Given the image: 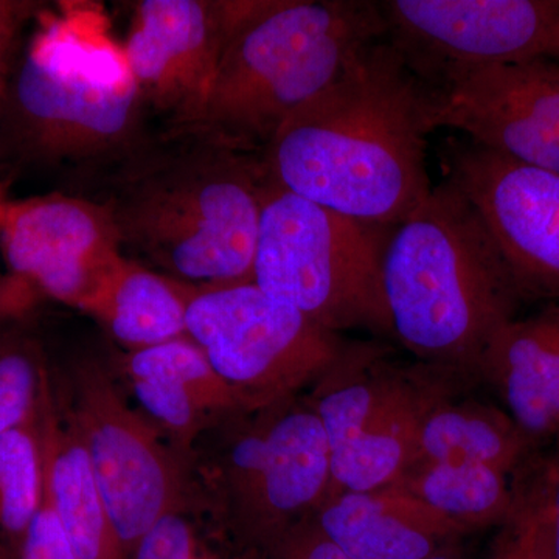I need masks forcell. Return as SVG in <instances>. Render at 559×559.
Masks as SVG:
<instances>
[{
	"instance_id": "cell-1",
	"label": "cell",
	"mask_w": 559,
	"mask_h": 559,
	"mask_svg": "<svg viewBox=\"0 0 559 559\" xmlns=\"http://www.w3.org/2000/svg\"><path fill=\"white\" fill-rule=\"evenodd\" d=\"M263 151L197 127L151 132L69 183L108 213L121 250L197 288L252 282L264 193Z\"/></svg>"
},
{
	"instance_id": "cell-2",
	"label": "cell",
	"mask_w": 559,
	"mask_h": 559,
	"mask_svg": "<svg viewBox=\"0 0 559 559\" xmlns=\"http://www.w3.org/2000/svg\"><path fill=\"white\" fill-rule=\"evenodd\" d=\"M437 90L381 38L297 109L263 150L272 179L348 218L395 227L430 189Z\"/></svg>"
},
{
	"instance_id": "cell-3",
	"label": "cell",
	"mask_w": 559,
	"mask_h": 559,
	"mask_svg": "<svg viewBox=\"0 0 559 559\" xmlns=\"http://www.w3.org/2000/svg\"><path fill=\"white\" fill-rule=\"evenodd\" d=\"M148 106L105 7L44 5L0 105V151L69 183L150 134Z\"/></svg>"
},
{
	"instance_id": "cell-4",
	"label": "cell",
	"mask_w": 559,
	"mask_h": 559,
	"mask_svg": "<svg viewBox=\"0 0 559 559\" xmlns=\"http://www.w3.org/2000/svg\"><path fill=\"white\" fill-rule=\"evenodd\" d=\"M381 282L393 340L460 374L479 373L524 299L479 213L447 179L390 231Z\"/></svg>"
},
{
	"instance_id": "cell-5",
	"label": "cell",
	"mask_w": 559,
	"mask_h": 559,
	"mask_svg": "<svg viewBox=\"0 0 559 559\" xmlns=\"http://www.w3.org/2000/svg\"><path fill=\"white\" fill-rule=\"evenodd\" d=\"M384 36L378 2L248 0L193 127L263 151L297 109Z\"/></svg>"
},
{
	"instance_id": "cell-6",
	"label": "cell",
	"mask_w": 559,
	"mask_h": 559,
	"mask_svg": "<svg viewBox=\"0 0 559 559\" xmlns=\"http://www.w3.org/2000/svg\"><path fill=\"white\" fill-rule=\"evenodd\" d=\"M393 227L348 218L267 183L252 282L331 333L393 337L381 261Z\"/></svg>"
},
{
	"instance_id": "cell-7",
	"label": "cell",
	"mask_w": 559,
	"mask_h": 559,
	"mask_svg": "<svg viewBox=\"0 0 559 559\" xmlns=\"http://www.w3.org/2000/svg\"><path fill=\"white\" fill-rule=\"evenodd\" d=\"M385 356L380 345L345 347L319 380L310 406L329 440L330 498L392 487L417 459L423 421L448 399L436 381L451 370Z\"/></svg>"
},
{
	"instance_id": "cell-8",
	"label": "cell",
	"mask_w": 559,
	"mask_h": 559,
	"mask_svg": "<svg viewBox=\"0 0 559 559\" xmlns=\"http://www.w3.org/2000/svg\"><path fill=\"white\" fill-rule=\"evenodd\" d=\"M290 403L238 415L213 469L224 516L246 551L270 555L330 498L325 429L311 406Z\"/></svg>"
},
{
	"instance_id": "cell-9",
	"label": "cell",
	"mask_w": 559,
	"mask_h": 559,
	"mask_svg": "<svg viewBox=\"0 0 559 559\" xmlns=\"http://www.w3.org/2000/svg\"><path fill=\"white\" fill-rule=\"evenodd\" d=\"M187 337L253 411L293 400L319 381L347 345L253 282L193 288Z\"/></svg>"
},
{
	"instance_id": "cell-10",
	"label": "cell",
	"mask_w": 559,
	"mask_h": 559,
	"mask_svg": "<svg viewBox=\"0 0 559 559\" xmlns=\"http://www.w3.org/2000/svg\"><path fill=\"white\" fill-rule=\"evenodd\" d=\"M73 421L128 557L160 518L182 513L187 481L148 419L128 406L108 370L84 360L73 377Z\"/></svg>"
},
{
	"instance_id": "cell-11",
	"label": "cell",
	"mask_w": 559,
	"mask_h": 559,
	"mask_svg": "<svg viewBox=\"0 0 559 559\" xmlns=\"http://www.w3.org/2000/svg\"><path fill=\"white\" fill-rule=\"evenodd\" d=\"M385 38L433 87L495 64L559 58V0H390Z\"/></svg>"
},
{
	"instance_id": "cell-12",
	"label": "cell",
	"mask_w": 559,
	"mask_h": 559,
	"mask_svg": "<svg viewBox=\"0 0 559 559\" xmlns=\"http://www.w3.org/2000/svg\"><path fill=\"white\" fill-rule=\"evenodd\" d=\"M441 159L444 179L479 213L521 296L559 299V175L471 140L451 139Z\"/></svg>"
},
{
	"instance_id": "cell-13",
	"label": "cell",
	"mask_w": 559,
	"mask_h": 559,
	"mask_svg": "<svg viewBox=\"0 0 559 559\" xmlns=\"http://www.w3.org/2000/svg\"><path fill=\"white\" fill-rule=\"evenodd\" d=\"M246 5L248 0L135 3L123 49L143 100L165 127L198 123Z\"/></svg>"
},
{
	"instance_id": "cell-14",
	"label": "cell",
	"mask_w": 559,
	"mask_h": 559,
	"mask_svg": "<svg viewBox=\"0 0 559 559\" xmlns=\"http://www.w3.org/2000/svg\"><path fill=\"white\" fill-rule=\"evenodd\" d=\"M436 128L559 175V64L540 60L468 70L436 87Z\"/></svg>"
},
{
	"instance_id": "cell-15",
	"label": "cell",
	"mask_w": 559,
	"mask_h": 559,
	"mask_svg": "<svg viewBox=\"0 0 559 559\" xmlns=\"http://www.w3.org/2000/svg\"><path fill=\"white\" fill-rule=\"evenodd\" d=\"M0 248L10 275L75 308L124 257L108 213L73 193L10 202Z\"/></svg>"
},
{
	"instance_id": "cell-16",
	"label": "cell",
	"mask_w": 559,
	"mask_h": 559,
	"mask_svg": "<svg viewBox=\"0 0 559 559\" xmlns=\"http://www.w3.org/2000/svg\"><path fill=\"white\" fill-rule=\"evenodd\" d=\"M533 444L559 437V299L496 334L479 373Z\"/></svg>"
},
{
	"instance_id": "cell-17",
	"label": "cell",
	"mask_w": 559,
	"mask_h": 559,
	"mask_svg": "<svg viewBox=\"0 0 559 559\" xmlns=\"http://www.w3.org/2000/svg\"><path fill=\"white\" fill-rule=\"evenodd\" d=\"M314 520L352 559H428L462 533L395 488L331 496Z\"/></svg>"
},
{
	"instance_id": "cell-18",
	"label": "cell",
	"mask_w": 559,
	"mask_h": 559,
	"mask_svg": "<svg viewBox=\"0 0 559 559\" xmlns=\"http://www.w3.org/2000/svg\"><path fill=\"white\" fill-rule=\"evenodd\" d=\"M44 480L76 559H130L117 536L68 404L44 381L38 407Z\"/></svg>"
},
{
	"instance_id": "cell-19",
	"label": "cell",
	"mask_w": 559,
	"mask_h": 559,
	"mask_svg": "<svg viewBox=\"0 0 559 559\" xmlns=\"http://www.w3.org/2000/svg\"><path fill=\"white\" fill-rule=\"evenodd\" d=\"M193 288L123 257L79 310L97 319L124 347H153L187 337V305Z\"/></svg>"
},
{
	"instance_id": "cell-20",
	"label": "cell",
	"mask_w": 559,
	"mask_h": 559,
	"mask_svg": "<svg viewBox=\"0 0 559 559\" xmlns=\"http://www.w3.org/2000/svg\"><path fill=\"white\" fill-rule=\"evenodd\" d=\"M533 448L535 444L506 411L447 399L423 421L415 463H477L514 476Z\"/></svg>"
},
{
	"instance_id": "cell-21",
	"label": "cell",
	"mask_w": 559,
	"mask_h": 559,
	"mask_svg": "<svg viewBox=\"0 0 559 559\" xmlns=\"http://www.w3.org/2000/svg\"><path fill=\"white\" fill-rule=\"evenodd\" d=\"M511 474L492 466L460 462H417L392 487L406 492L457 525H502L514 509Z\"/></svg>"
},
{
	"instance_id": "cell-22",
	"label": "cell",
	"mask_w": 559,
	"mask_h": 559,
	"mask_svg": "<svg viewBox=\"0 0 559 559\" xmlns=\"http://www.w3.org/2000/svg\"><path fill=\"white\" fill-rule=\"evenodd\" d=\"M121 377L157 374L178 382L216 423L253 411L238 390L216 373L204 352L190 337L153 347L130 349L117 360Z\"/></svg>"
},
{
	"instance_id": "cell-23",
	"label": "cell",
	"mask_w": 559,
	"mask_h": 559,
	"mask_svg": "<svg viewBox=\"0 0 559 559\" xmlns=\"http://www.w3.org/2000/svg\"><path fill=\"white\" fill-rule=\"evenodd\" d=\"M43 491V444L36 412L31 421L0 436V555L3 557L17 558Z\"/></svg>"
},
{
	"instance_id": "cell-24",
	"label": "cell",
	"mask_w": 559,
	"mask_h": 559,
	"mask_svg": "<svg viewBox=\"0 0 559 559\" xmlns=\"http://www.w3.org/2000/svg\"><path fill=\"white\" fill-rule=\"evenodd\" d=\"M47 374L35 342L0 336V436L35 418Z\"/></svg>"
},
{
	"instance_id": "cell-25",
	"label": "cell",
	"mask_w": 559,
	"mask_h": 559,
	"mask_svg": "<svg viewBox=\"0 0 559 559\" xmlns=\"http://www.w3.org/2000/svg\"><path fill=\"white\" fill-rule=\"evenodd\" d=\"M123 378L130 382L142 409L170 432L182 450L189 451L201 433L216 423L176 381L157 374H127Z\"/></svg>"
},
{
	"instance_id": "cell-26",
	"label": "cell",
	"mask_w": 559,
	"mask_h": 559,
	"mask_svg": "<svg viewBox=\"0 0 559 559\" xmlns=\"http://www.w3.org/2000/svg\"><path fill=\"white\" fill-rule=\"evenodd\" d=\"M516 473L514 496L538 524L551 559H559V437L546 454Z\"/></svg>"
},
{
	"instance_id": "cell-27",
	"label": "cell",
	"mask_w": 559,
	"mask_h": 559,
	"mask_svg": "<svg viewBox=\"0 0 559 559\" xmlns=\"http://www.w3.org/2000/svg\"><path fill=\"white\" fill-rule=\"evenodd\" d=\"M16 559H76L46 480L39 509L25 532Z\"/></svg>"
},
{
	"instance_id": "cell-28",
	"label": "cell",
	"mask_w": 559,
	"mask_h": 559,
	"mask_svg": "<svg viewBox=\"0 0 559 559\" xmlns=\"http://www.w3.org/2000/svg\"><path fill=\"white\" fill-rule=\"evenodd\" d=\"M488 559H551L538 524L516 496L513 513L500 525Z\"/></svg>"
},
{
	"instance_id": "cell-29",
	"label": "cell",
	"mask_w": 559,
	"mask_h": 559,
	"mask_svg": "<svg viewBox=\"0 0 559 559\" xmlns=\"http://www.w3.org/2000/svg\"><path fill=\"white\" fill-rule=\"evenodd\" d=\"M46 3L0 0V105L17 57L24 47V32Z\"/></svg>"
},
{
	"instance_id": "cell-30",
	"label": "cell",
	"mask_w": 559,
	"mask_h": 559,
	"mask_svg": "<svg viewBox=\"0 0 559 559\" xmlns=\"http://www.w3.org/2000/svg\"><path fill=\"white\" fill-rule=\"evenodd\" d=\"M272 559H352L319 527L314 516L290 530L277 547Z\"/></svg>"
},
{
	"instance_id": "cell-31",
	"label": "cell",
	"mask_w": 559,
	"mask_h": 559,
	"mask_svg": "<svg viewBox=\"0 0 559 559\" xmlns=\"http://www.w3.org/2000/svg\"><path fill=\"white\" fill-rule=\"evenodd\" d=\"M35 290L28 288L21 280L13 275L3 277L0 275V318L3 316L20 314L31 307L35 299Z\"/></svg>"
},
{
	"instance_id": "cell-32",
	"label": "cell",
	"mask_w": 559,
	"mask_h": 559,
	"mask_svg": "<svg viewBox=\"0 0 559 559\" xmlns=\"http://www.w3.org/2000/svg\"><path fill=\"white\" fill-rule=\"evenodd\" d=\"M428 559H462L460 558V555L457 551L448 549L447 546L440 547L439 550L436 551V554L430 555Z\"/></svg>"
},
{
	"instance_id": "cell-33",
	"label": "cell",
	"mask_w": 559,
	"mask_h": 559,
	"mask_svg": "<svg viewBox=\"0 0 559 559\" xmlns=\"http://www.w3.org/2000/svg\"><path fill=\"white\" fill-rule=\"evenodd\" d=\"M9 205L10 201H7L5 189H3V183L0 182V227H2L3 219H5Z\"/></svg>"
},
{
	"instance_id": "cell-34",
	"label": "cell",
	"mask_w": 559,
	"mask_h": 559,
	"mask_svg": "<svg viewBox=\"0 0 559 559\" xmlns=\"http://www.w3.org/2000/svg\"><path fill=\"white\" fill-rule=\"evenodd\" d=\"M257 555L259 554H255V551H245V554H242V557L237 559H257Z\"/></svg>"
},
{
	"instance_id": "cell-35",
	"label": "cell",
	"mask_w": 559,
	"mask_h": 559,
	"mask_svg": "<svg viewBox=\"0 0 559 559\" xmlns=\"http://www.w3.org/2000/svg\"><path fill=\"white\" fill-rule=\"evenodd\" d=\"M200 559H218V558L213 557V555L209 554V551L201 549Z\"/></svg>"
},
{
	"instance_id": "cell-36",
	"label": "cell",
	"mask_w": 559,
	"mask_h": 559,
	"mask_svg": "<svg viewBox=\"0 0 559 559\" xmlns=\"http://www.w3.org/2000/svg\"><path fill=\"white\" fill-rule=\"evenodd\" d=\"M0 559H10V558H7V557H2V555H0Z\"/></svg>"
},
{
	"instance_id": "cell-37",
	"label": "cell",
	"mask_w": 559,
	"mask_h": 559,
	"mask_svg": "<svg viewBox=\"0 0 559 559\" xmlns=\"http://www.w3.org/2000/svg\"><path fill=\"white\" fill-rule=\"evenodd\" d=\"M0 157H2V151H0Z\"/></svg>"
}]
</instances>
